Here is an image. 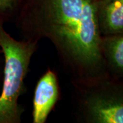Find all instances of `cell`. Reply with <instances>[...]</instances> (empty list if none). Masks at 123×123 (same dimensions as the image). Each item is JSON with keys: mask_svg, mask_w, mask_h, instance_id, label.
<instances>
[{"mask_svg": "<svg viewBox=\"0 0 123 123\" xmlns=\"http://www.w3.org/2000/svg\"><path fill=\"white\" fill-rule=\"evenodd\" d=\"M60 97L56 73L48 68L36 86L32 109V123H45Z\"/></svg>", "mask_w": 123, "mask_h": 123, "instance_id": "4", "label": "cell"}, {"mask_svg": "<svg viewBox=\"0 0 123 123\" xmlns=\"http://www.w3.org/2000/svg\"><path fill=\"white\" fill-rule=\"evenodd\" d=\"M14 18L23 39L48 40L71 83L109 76L101 51L96 1L25 0Z\"/></svg>", "mask_w": 123, "mask_h": 123, "instance_id": "1", "label": "cell"}, {"mask_svg": "<svg viewBox=\"0 0 123 123\" xmlns=\"http://www.w3.org/2000/svg\"><path fill=\"white\" fill-rule=\"evenodd\" d=\"M96 9L101 36L123 34V0H97Z\"/></svg>", "mask_w": 123, "mask_h": 123, "instance_id": "5", "label": "cell"}, {"mask_svg": "<svg viewBox=\"0 0 123 123\" xmlns=\"http://www.w3.org/2000/svg\"><path fill=\"white\" fill-rule=\"evenodd\" d=\"M0 21V49L4 59L2 90L0 94V123H20L24 108L18 103L25 92V80L39 41L17 40Z\"/></svg>", "mask_w": 123, "mask_h": 123, "instance_id": "2", "label": "cell"}, {"mask_svg": "<svg viewBox=\"0 0 123 123\" xmlns=\"http://www.w3.org/2000/svg\"><path fill=\"white\" fill-rule=\"evenodd\" d=\"M76 116L87 123H123V81L107 76L72 83Z\"/></svg>", "mask_w": 123, "mask_h": 123, "instance_id": "3", "label": "cell"}, {"mask_svg": "<svg viewBox=\"0 0 123 123\" xmlns=\"http://www.w3.org/2000/svg\"><path fill=\"white\" fill-rule=\"evenodd\" d=\"M20 0H0V21L6 22L14 17Z\"/></svg>", "mask_w": 123, "mask_h": 123, "instance_id": "7", "label": "cell"}, {"mask_svg": "<svg viewBox=\"0 0 123 123\" xmlns=\"http://www.w3.org/2000/svg\"><path fill=\"white\" fill-rule=\"evenodd\" d=\"M101 51L107 73L112 78H123V34L101 36Z\"/></svg>", "mask_w": 123, "mask_h": 123, "instance_id": "6", "label": "cell"}, {"mask_svg": "<svg viewBox=\"0 0 123 123\" xmlns=\"http://www.w3.org/2000/svg\"><path fill=\"white\" fill-rule=\"evenodd\" d=\"M93 1H97V0H93Z\"/></svg>", "mask_w": 123, "mask_h": 123, "instance_id": "8", "label": "cell"}]
</instances>
